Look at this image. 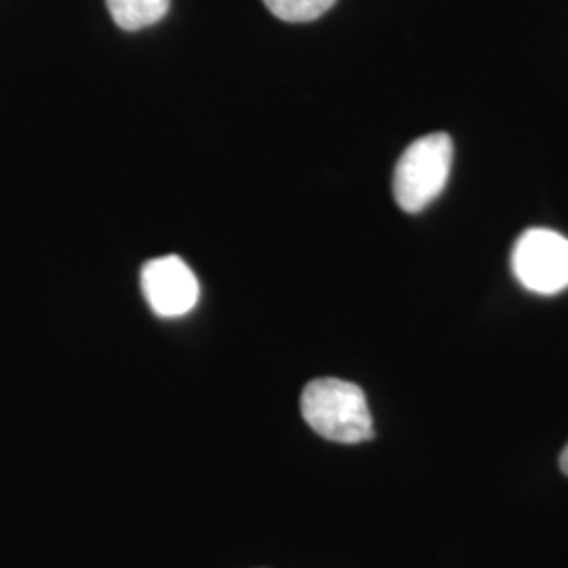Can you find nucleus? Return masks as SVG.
I'll list each match as a JSON object with an SVG mask.
<instances>
[{
    "label": "nucleus",
    "instance_id": "obj_2",
    "mask_svg": "<svg viewBox=\"0 0 568 568\" xmlns=\"http://www.w3.org/2000/svg\"><path fill=\"white\" fill-rule=\"evenodd\" d=\"M453 140L432 133L410 143L394 171V199L406 213H419L447 187Z\"/></svg>",
    "mask_w": 568,
    "mask_h": 568
},
{
    "label": "nucleus",
    "instance_id": "obj_7",
    "mask_svg": "<svg viewBox=\"0 0 568 568\" xmlns=\"http://www.w3.org/2000/svg\"><path fill=\"white\" fill-rule=\"evenodd\" d=\"M560 469L568 476V445L562 450V455H560Z\"/></svg>",
    "mask_w": 568,
    "mask_h": 568
},
{
    "label": "nucleus",
    "instance_id": "obj_5",
    "mask_svg": "<svg viewBox=\"0 0 568 568\" xmlns=\"http://www.w3.org/2000/svg\"><path fill=\"white\" fill-rule=\"evenodd\" d=\"M105 4L119 28L135 32L163 20L171 0H105Z\"/></svg>",
    "mask_w": 568,
    "mask_h": 568
},
{
    "label": "nucleus",
    "instance_id": "obj_3",
    "mask_svg": "<svg viewBox=\"0 0 568 568\" xmlns=\"http://www.w3.org/2000/svg\"><path fill=\"white\" fill-rule=\"evenodd\" d=\"M511 267L528 291L556 295L568 286V239L562 234L530 227L514 246Z\"/></svg>",
    "mask_w": 568,
    "mask_h": 568
},
{
    "label": "nucleus",
    "instance_id": "obj_4",
    "mask_svg": "<svg viewBox=\"0 0 568 568\" xmlns=\"http://www.w3.org/2000/svg\"><path fill=\"white\" fill-rule=\"evenodd\" d=\"M142 288L150 307L163 318H178L199 304V281L182 257L166 255L143 265Z\"/></svg>",
    "mask_w": 568,
    "mask_h": 568
},
{
    "label": "nucleus",
    "instance_id": "obj_6",
    "mask_svg": "<svg viewBox=\"0 0 568 568\" xmlns=\"http://www.w3.org/2000/svg\"><path fill=\"white\" fill-rule=\"evenodd\" d=\"M265 7L278 18L291 23L318 20L337 0H264Z\"/></svg>",
    "mask_w": 568,
    "mask_h": 568
},
{
    "label": "nucleus",
    "instance_id": "obj_1",
    "mask_svg": "<svg viewBox=\"0 0 568 568\" xmlns=\"http://www.w3.org/2000/svg\"><path fill=\"white\" fill-rule=\"evenodd\" d=\"M302 415L318 436L342 445H361L375 436L365 392L335 377L314 379L304 387Z\"/></svg>",
    "mask_w": 568,
    "mask_h": 568
}]
</instances>
